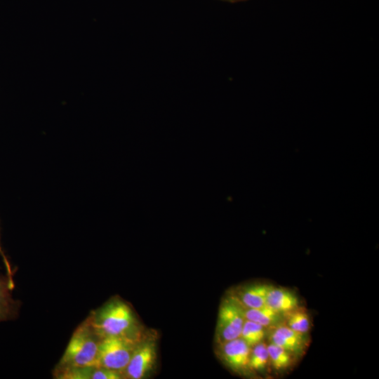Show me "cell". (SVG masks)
I'll return each mask as SVG.
<instances>
[{"instance_id":"cell-1","label":"cell","mask_w":379,"mask_h":379,"mask_svg":"<svg viewBox=\"0 0 379 379\" xmlns=\"http://www.w3.org/2000/svg\"><path fill=\"white\" fill-rule=\"evenodd\" d=\"M102 339L109 336L139 340L145 335L131 307L118 298H113L88 317Z\"/></svg>"},{"instance_id":"cell-2","label":"cell","mask_w":379,"mask_h":379,"mask_svg":"<svg viewBox=\"0 0 379 379\" xmlns=\"http://www.w3.org/2000/svg\"><path fill=\"white\" fill-rule=\"evenodd\" d=\"M100 340L87 317L74 331L56 367L98 366Z\"/></svg>"},{"instance_id":"cell-3","label":"cell","mask_w":379,"mask_h":379,"mask_svg":"<svg viewBox=\"0 0 379 379\" xmlns=\"http://www.w3.org/2000/svg\"><path fill=\"white\" fill-rule=\"evenodd\" d=\"M140 340L117 336L102 338L98 350V366L117 371L123 376Z\"/></svg>"},{"instance_id":"cell-4","label":"cell","mask_w":379,"mask_h":379,"mask_svg":"<svg viewBox=\"0 0 379 379\" xmlns=\"http://www.w3.org/2000/svg\"><path fill=\"white\" fill-rule=\"evenodd\" d=\"M245 321L241 305L230 298L222 302L218 316L216 338L219 344L240 337Z\"/></svg>"},{"instance_id":"cell-5","label":"cell","mask_w":379,"mask_h":379,"mask_svg":"<svg viewBox=\"0 0 379 379\" xmlns=\"http://www.w3.org/2000/svg\"><path fill=\"white\" fill-rule=\"evenodd\" d=\"M156 359V341L152 337L144 335L136 345L132 357L123 373V378H144L153 370Z\"/></svg>"},{"instance_id":"cell-6","label":"cell","mask_w":379,"mask_h":379,"mask_svg":"<svg viewBox=\"0 0 379 379\" xmlns=\"http://www.w3.org/2000/svg\"><path fill=\"white\" fill-rule=\"evenodd\" d=\"M220 345V354L225 364L232 371L243 373L250 371L251 347L240 337Z\"/></svg>"},{"instance_id":"cell-7","label":"cell","mask_w":379,"mask_h":379,"mask_svg":"<svg viewBox=\"0 0 379 379\" xmlns=\"http://www.w3.org/2000/svg\"><path fill=\"white\" fill-rule=\"evenodd\" d=\"M53 376L58 379H121V373L101 366L72 368L55 367Z\"/></svg>"},{"instance_id":"cell-8","label":"cell","mask_w":379,"mask_h":379,"mask_svg":"<svg viewBox=\"0 0 379 379\" xmlns=\"http://www.w3.org/2000/svg\"><path fill=\"white\" fill-rule=\"evenodd\" d=\"M271 343L291 354H298L304 348L305 334L298 333L286 325L279 324L270 335Z\"/></svg>"},{"instance_id":"cell-9","label":"cell","mask_w":379,"mask_h":379,"mask_svg":"<svg viewBox=\"0 0 379 379\" xmlns=\"http://www.w3.org/2000/svg\"><path fill=\"white\" fill-rule=\"evenodd\" d=\"M266 305L280 314H286L298 307L299 300L291 291L272 286L266 297Z\"/></svg>"},{"instance_id":"cell-10","label":"cell","mask_w":379,"mask_h":379,"mask_svg":"<svg viewBox=\"0 0 379 379\" xmlns=\"http://www.w3.org/2000/svg\"><path fill=\"white\" fill-rule=\"evenodd\" d=\"M14 288L6 274L0 275V322L13 320L18 314L20 303L12 295Z\"/></svg>"},{"instance_id":"cell-11","label":"cell","mask_w":379,"mask_h":379,"mask_svg":"<svg viewBox=\"0 0 379 379\" xmlns=\"http://www.w3.org/2000/svg\"><path fill=\"white\" fill-rule=\"evenodd\" d=\"M272 286L265 284H252L242 288L233 298L246 308H259L266 305V297Z\"/></svg>"},{"instance_id":"cell-12","label":"cell","mask_w":379,"mask_h":379,"mask_svg":"<svg viewBox=\"0 0 379 379\" xmlns=\"http://www.w3.org/2000/svg\"><path fill=\"white\" fill-rule=\"evenodd\" d=\"M245 319L254 321L265 327L275 326L281 324L283 315L267 305L259 308H246L241 306Z\"/></svg>"},{"instance_id":"cell-13","label":"cell","mask_w":379,"mask_h":379,"mask_svg":"<svg viewBox=\"0 0 379 379\" xmlns=\"http://www.w3.org/2000/svg\"><path fill=\"white\" fill-rule=\"evenodd\" d=\"M267 333L266 327L252 321L245 319L240 338L251 347L263 342Z\"/></svg>"},{"instance_id":"cell-14","label":"cell","mask_w":379,"mask_h":379,"mask_svg":"<svg viewBox=\"0 0 379 379\" xmlns=\"http://www.w3.org/2000/svg\"><path fill=\"white\" fill-rule=\"evenodd\" d=\"M269 362L267 345L264 342H261L251 347L249 357L250 371H264Z\"/></svg>"},{"instance_id":"cell-15","label":"cell","mask_w":379,"mask_h":379,"mask_svg":"<svg viewBox=\"0 0 379 379\" xmlns=\"http://www.w3.org/2000/svg\"><path fill=\"white\" fill-rule=\"evenodd\" d=\"M270 362L277 371L288 367L291 363V354L284 348L270 343L267 345Z\"/></svg>"},{"instance_id":"cell-16","label":"cell","mask_w":379,"mask_h":379,"mask_svg":"<svg viewBox=\"0 0 379 379\" xmlns=\"http://www.w3.org/2000/svg\"><path fill=\"white\" fill-rule=\"evenodd\" d=\"M287 314L286 326L302 334L308 332L310 323L308 314L305 311L297 308L287 313Z\"/></svg>"},{"instance_id":"cell-17","label":"cell","mask_w":379,"mask_h":379,"mask_svg":"<svg viewBox=\"0 0 379 379\" xmlns=\"http://www.w3.org/2000/svg\"><path fill=\"white\" fill-rule=\"evenodd\" d=\"M0 255H1L2 258H3V262H4V264L5 265V267H6V275L8 276V279H10V281L14 284V280H13V269L11 267V265L10 264V262L8 261V259L7 258V257L5 255V254L4 253V251H2V248L1 247V245H0Z\"/></svg>"},{"instance_id":"cell-18","label":"cell","mask_w":379,"mask_h":379,"mask_svg":"<svg viewBox=\"0 0 379 379\" xmlns=\"http://www.w3.org/2000/svg\"><path fill=\"white\" fill-rule=\"evenodd\" d=\"M224 1H230V2H237V1H244V0H224Z\"/></svg>"}]
</instances>
